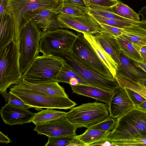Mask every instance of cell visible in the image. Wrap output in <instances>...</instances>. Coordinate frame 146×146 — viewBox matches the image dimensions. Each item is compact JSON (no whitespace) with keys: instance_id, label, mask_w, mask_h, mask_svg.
<instances>
[{"instance_id":"cell-1","label":"cell","mask_w":146,"mask_h":146,"mask_svg":"<svg viewBox=\"0 0 146 146\" xmlns=\"http://www.w3.org/2000/svg\"><path fill=\"white\" fill-rule=\"evenodd\" d=\"M65 62L60 56L38 55L22 74L21 80L26 84L57 82L58 75Z\"/></svg>"},{"instance_id":"cell-2","label":"cell","mask_w":146,"mask_h":146,"mask_svg":"<svg viewBox=\"0 0 146 146\" xmlns=\"http://www.w3.org/2000/svg\"><path fill=\"white\" fill-rule=\"evenodd\" d=\"M146 137V112L135 107L117 119L114 128L105 140L113 143L120 140Z\"/></svg>"},{"instance_id":"cell-3","label":"cell","mask_w":146,"mask_h":146,"mask_svg":"<svg viewBox=\"0 0 146 146\" xmlns=\"http://www.w3.org/2000/svg\"><path fill=\"white\" fill-rule=\"evenodd\" d=\"M19 40H14L0 50V92H7V88L18 84L22 73L20 64Z\"/></svg>"},{"instance_id":"cell-4","label":"cell","mask_w":146,"mask_h":146,"mask_svg":"<svg viewBox=\"0 0 146 146\" xmlns=\"http://www.w3.org/2000/svg\"><path fill=\"white\" fill-rule=\"evenodd\" d=\"M10 90L9 92L37 111L41 110L42 108L67 110L77 105L68 97L44 94L25 88L19 83L11 86Z\"/></svg>"},{"instance_id":"cell-5","label":"cell","mask_w":146,"mask_h":146,"mask_svg":"<svg viewBox=\"0 0 146 146\" xmlns=\"http://www.w3.org/2000/svg\"><path fill=\"white\" fill-rule=\"evenodd\" d=\"M41 31L29 17L25 18L19 38L20 64L24 73L34 58L38 55Z\"/></svg>"},{"instance_id":"cell-6","label":"cell","mask_w":146,"mask_h":146,"mask_svg":"<svg viewBox=\"0 0 146 146\" xmlns=\"http://www.w3.org/2000/svg\"><path fill=\"white\" fill-rule=\"evenodd\" d=\"M110 112L106 104L94 102L73 107L66 112L68 120L78 128L87 129L108 118Z\"/></svg>"},{"instance_id":"cell-7","label":"cell","mask_w":146,"mask_h":146,"mask_svg":"<svg viewBox=\"0 0 146 146\" xmlns=\"http://www.w3.org/2000/svg\"><path fill=\"white\" fill-rule=\"evenodd\" d=\"M9 13L14 22L15 40H19L23 26L24 20L29 13H33L58 7L62 1L59 0H8Z\"/></svg>"},{"instance_id":"cell-8","label":"cell","mask_w":146,"mask_h":146,"mask_svg":"<svg viewBox=\"0 0 146 146\" xmlns=\"http://www.w3.org/2000/svg\"><path fill=\"white\" fill-rule=\"evenodd\" d=\"M76 37L74 32L63 29L42 32L39 51L44 55L60 56L70 50Z\"/></svg>"},{"instance_id":"cell-9","label":"cell","mask_w":146,"mask_h":146,"mask_svg":"<svg viewBox=\"0 0 146 146\" xmlns=\"http://www.w3.org/2000/svg\"><path fill=\"white\" fill-rule=\"evenodd\" d=\"M70 50L84 64L112 81L114 77L99 58L83 33L78 32Z\"/></svg>"},{"instance_id":"cell-10","label":"cell","mask_w":146,"mask_h":146,"mask_svg":"<svg viewBox=\"0 0 146 146\" xmlns=\"http://www.w3.org/2000/svg\"><path fill=\"white\" fill-rule=\"evenodd\" d=\"M60 56L65 60L87 85L112 91L119 87L116 80L111 81L85 65L70 50L64 52Z\"/></svg>"},{"instance_id":"cell-11","label":"cell","mask_w":146,"mask_h":146,"mask_svg":"<svg viewBox=\"0 0 146 146\" xmlns=\"http://www.w3.org/2000/svg\"><path fill=\"white\" fill-rule=\"evenodd\" d=\"M57 19L67 29H73L83 34L94 35L102 31L100 23L88 13L77 16L58 14Z\"/></svg>"},{"instance_id":"cell-12","label":"cell","mask_w":146,"mask_h":146,"mask_svg":"<svg viewBox=\"0 0 146 146\" xmlns=\"http://www.w3.org/2000/svg\"><path fill=\"white\" fill-rule=\"evenodd\" d=\"M77 126L72 123L66 115L51 121L36 125L34 130L38 134L48 137L75 136Z\"/></svg>"},{"instance_id":"cell-13","label":"cell","mask_w":146,"mask_h":146,"mask_svg":"<svg viewBox=\"0 0 146 146\" xmlns=\"http://www.w3.org/2000/svg\"><path fill=\"white\" fill-rule=\"evenodd\" d=\"M59 6L52 9L29 13L26 15V16H28L32 19L38 27L40 29H42V32L54 31L60 29H67L58 20L57 16L58 14V11Z\"/></svg>"},{"instance_id":"cell-14","label":"cell","mask_w":146,"mask_h":146,"mask_svg":"<svg viewBox=\"0 0 146 146\" xmlns=\"http://www.w3.org/2000/svg\"><path fill=\"white\" fill-rule=\"evenodd\" d=\"M135 107L124 88L119 86L113 90L108 107L110 117L117 119Z\"/></svg>"},{"instance_id":"cell-15","label":"cell","mask_w":146,"mask_h":146,"mask_svg":"<svg viewBox=\"0 0 146 146\" xmlns=\"http://www.w3.org/2000/svg\"><path fill=\"white\" fill-rule=\"evenodd\" d=\"M3 122L10 125L30 123L35 114L28 110L7 103L0 111Z\"/></svg>"},{"instance_id":"cell-16","label":"cell","mask_w":146,"mask_h":146,"mask_svg":"<svg viewBox=\"0 0 146 146\" xmlns=\"http://www.w3.org/2000/svg\"><path fill=\"white\" fill-rule=\"evenodd\" d=\"M70 86L72 93L90 97L104 102L108 107L113 91L82 84Z\"/></svg>"},{"instance_id":"cell-17","label":"cell","mask_w":146,"mask_h":146,"mask_svg":"<svg viewBox=\"0 0 146 146\" xmlns=\"http://www.w3.org/2000/svg\"><path fill=\"white\" fill-rule=\"evenodd\" d=\"M94 36L102 47L119 66L121 64L119 56L121 48L116 37L103 31Z\"/></svg>"},{"instance_id":"cell-18","label":"cell","mask_w":146,"mask_h":146,"mask_svg":"<svg viewBox=\"0 0 146 146\" xmlns=\"http://www.w3.org/2000/svg\"><path fill=\"white\" fill-rule=\"evenodd\" d=\"M123 29L121 36L131 42L140 52L141 48L146 46V30L138 24L124 27Z\"/></svg>"},{"instance_id":"cell-19","label":"cell","mask_w":146,"mask_h":146,"mask_svg":"<svg viewBox=\"0 0 146 146\" xmlns=\"http://www.w3.org/2000/svg\"><path fill=\"white\" fill-rule=\"evenodd\" d=\"M0 50L15 40V31L14 20L9 13L0 16Z\"/></svg>"},{"instance_id":"cell-20","label":"cell","mask_w":146,"mask_h":146,"mask_svg":"<svg viewBox=\"0 0 146 146\" xmlns=\"http://www.w3.org/2000/svg\"><path fill=\"white\" fill-rule=\"evenodd\" d=\"M120 65L117 67L118 72L131 79L143 84L146 79V73L141 72L132 63L130 59L121 51L119 56Z\"/></svg>"},{"instance_id":"cell-21","label":"cell","mask_w":146,"mask_h":146,"mask_svg":"<svg viewBox=\"0 0 146 146\" xmlns=\"http://www.w3.org/2000/svg\"><path fill=\"white\" fill-rule=\"evenodd\" d=\"M85 38L91 44L99 58L114 78L118 65L111 57L100 46L94 35L84 34Z\"/></svg>"},{"instance_id":"cell-22","label":"cell","mask_w":146,"mask_h":146,"mask_svg":"<svg viewBox=\"0 0 146 146\" xmlns=\"http://www.w3.org/2000/svg\"><path fill=\"white\" fill-rule=\"evenodd\" d=\"M25 88L44 94L55 96L68 97L64 88L58 82L42 83L35 84H26L21 80L19 83Z\"/></svg>"},{"instance_id":"cell-23","label":"cell","mask_w":146,"mask_h":146,"mask_svg":"<svg viewBox=\"0 0 146 146\" xmlns=\"http://www.w3.org/2000/svg\"><path fill=\"white\" fill-rule=\"evenodd\" d=\"M110 131H105L88 128L82 134L75 137L80 139L85 146L100 145L108 136Z\"/></svg>"},{"instance_id":"cell-24","label":"cell","mask_w":146,"mask_h":146,"mask_svg":"<svg viewBox=\"0 0 146 146\" xmlns=\"http://www.w3.org/2000/svg\"><path fill=\"white\" fill-rule=\"evenodd\" d=\"M114 78L119 87L129 88L146 99V88L143 83L133 80L118 72H117Z\"/></svg>"},{"instance_id":"cell-25","label":"cell","mask_w":146,"mask_h":146,"mask_svg":"<svg viewBox=\"0 0 146 146\" xmlns=\"http://www.w3.org/2000/svg\"><path fill=\"white\" fill-rule=\"evenodd\" d=\"M116 38L121 51L127 58L132 60L139 62L144 60L141 52L137 50L131 42L121 35Z\"/></svg>"},{"instance_id":"cell-26","label":"cell","mask_w":146,"mask_h":146,"mask_svg":"<svg viewBox=\"0 0 146 146\" xmlns=\"http://www.w3.org/2000/svg\"><path fill=\"white\" fill-rule=\"evenodd\" d=\"M66 112L47 108L35 113L31 122L35 125L54 119L66 115Z\"/></svg>"},{"instance_id":"cell-27","label":"cell","mask_w":146,"mask_h":146,"mask_svg":"<svg viewBox=\"0 0 146 146\" xmlns=\"http://www.w3.org/2000/svg\"><path fill=\"white\" fill-rule=\"evenodd\" d=\"M110 9L113 13L124 18L139 22V15L128 6L120 1Z\"/></svg>"},{"instance_id":"cell-28","label":"cell","mask_w":146,"mask_h":146,"mask_svg":"<svg viewBox=\"0 0 146 146\" xmlns=\"http://www.w3.org/2000/svg\"><path fill=\"white\" fill-rule=\"evenodd\" d=\"M76 78L81 80L86 83L83 79L66 62L58 75L57 82L58 83L62 82L69 84L71 80Z\"/></svg>"},{"instance_id":"cell-29","label":"cell","mask_w":146,"mask_h":146,"mask_svg":"<svg viewBox=\"0 0 146 146\" xmlns=\"http://www.w3.org/2000/svg\"><path fill=\"white\" fill-rule=\"evenodd\" d=\"M58 14L72 16H79L88 13V9L74 5L61 3L59 6Z\"/></svg>"},{"instance_id":"cell-30","label":"cell","mask_w":146,"mask_h":146,"mask_svg":"<svg viewBox=\"0 0 146 146\" xmlns=\"http://www.w3.org/2000/svg\"><path fill=\"white\" fill-rule=\"evenodd\" d=\"M91 15L99 23L104 24L120 28H123L133 24H137L139 23L136 21H127L110 19L97 15Z\"/></svg>"},{"instance_id":"cell-31","label":"cell","mask_w":146,"mask_h":146,"mask_svg":"<svg viewBox=\"0 0 146 146\" xmlns=\"http://www.w3.org/2000/svg\"><path fill=\"white\" fill-rule=\"evenodd\" d=\"M75 136H67L48 137L45 146H69L71 141Z\"/></svg>"},{"instance_id":"cell-32","label":"cell","mask_w":146,"mask_h":146,"mask_svg":"<svg viewBox=\"0 0 146 146\" xmlns=\"http://www.w3.org/2000/svg\"><path fill=\"white\" fill-rule=\"evenodd\" d=\"M112 144L118 146H146V137L123 139L114 142Z\"/></svg>"},{"instance_id":"cell-33","label":"cell","mask_w":146,"mask_h":146,"mask_svg":"<svg viewBox=\"0 0 146 146\" xmlns=\"http://www.w3.org/2000/svg\"><path fill=\"white\" fill-rule=\"evenodd\" d=\"M1 94L7 103L27 110L31 108L30 106L25 104L20 98L11 93H8L7 92Z\"/></svg>"},{"instance_id":"cell-34","label":"cell","mask_w":146,"mask_h":146,"mask_svg":"<svg viewBox=\"0 0 146 146\" xmlns=\"http://www.w3.org/2000/svg\"><path fill=\"white\" fill-rule=\"evenodd\" d=\"M117 120V119L113 118L109 116L107 119L89 128L105 131H109L114 128Z\"/></svg>"},{"instance_id":"cell-35","label":"cell","mask_w":146,"mask_h":146,"mask_svg":"<svg viewBox=\"0 0 146 146\" xmlns=\"http://www.w3.org/2000/svg\"><path fill=\"white\" fill-rule=\"evenodd\" d=\"M87 4H91L104 7H111L118 2L117 0H84Z\"/></svg>"},{"instance_id":"cell-36","label":"cell","mask_w":146,"mask_h":146,"mask_svg":"<svg viewBox=\"0 0 146 146\" xmlns=\"http://www.w3.org/2000/svg\"><path fill=\"white\" fill-rule=\"evenodd\" d=\"M123 88L125 89L135 107L146 100L143 97L135 91L128 88Z\"/></svg>"},{"instance_id":"cell-37","label":"cell","mask_w":146,"mask_h":146,"mask_svg":"<svg viewBox=\"0 0 146 146\" xmlns=\"http://www.w3.org/2000/svg\"><path fill=\"white\" fill-rule=\"evenodd\" d=\"M101 25L102 31H105L115 37L121 35L123 32V28L109 25L99 23Z\"/></svg>"},{"instance_id":"cell-38","label":"cell","mask_w":146,"mask_h":146,"mask_svg":"<svg viewBox=\"0 0 146 146\" xmlns=\"http://www.w3.org/2000/svg\"><path fill=\"white\" fill-rule=\"evenodd\" d=\"M63 3L71 4L88 9V7L84 0H62Z\"/></svg>"},{"instance_id":"cell-39","label":"cell","mask_w":146,"mask_h":146,"mask_svg":"<svg viewBox=\"0 0 146 146\" xmlns=\"http://www.w3.org/2000/svg\"><path fill=\"white\" fill-rule=\"evenodd\" d=\"M9 13L8 0H0V16Z\"/></svg>"},{"instance_id":"cell-40","label":"cell","mask_w":146,"mask_h":146,"mask_svg":"<svg viewBox=\"0 0 146 146\" xmlns=\"http://www.w3.org/2000/svg\"><path fill=\"white\" fill-rule=\"evenodd\" d=\"M132 61L133 64L135 66L146 73V61L145 60H144L143 61L141 62Z\"/></svg>"},{"instance_id":"cell-41","label":"cell","mask_w":146,"mask_h":146,"mask_svg":"<svg viewBox=\"0 0 146 146\" xmlns=\"http://www.w3.org/2000/svg\"><path fill=\"white\" fill-rule=\"evenodd\" d=\"M69 146H85V145L80 139L76 137L75 136L71 141L69 145Z\"/></svg>"},{"instance_id":"cell-42","label":"cell","mask_w":146,"mask_h":146,"mask_svg":"<svg viewBox=\"0 0 146 146\" xmlns=\"http://www.w3.org/2000/svg\"><path fill=\"white\" fill-rule=\"evenodd\" d=\"M12 141L7 137L1 131L0 132V142L1 143L8 144L12 142Z\"/></svg>"},{"instance_id":"cell-43","label":"cell","mask_w":146,"mask_h":146,"mask_svg":"<svg viewBox=\"0 0 146 146\" xmlns=\"http://www.w3.org/2000/svg\"><path fill=\"white\" fill-rule=\"evenodd\" d=\"M138 14L142 17V20H146V6L141 8L139 11Z\"/></svg>"},{"instance_id":"cell-44","label":"cell","mask_w":146,"mask_h":146,"mask_svg":"<svg viewBox=\"0 0 146 146\" xmlns=\"http://www.w3.org/2000/svg\"><path fill=\"white\" fill-rule=\"evenodd\" d=\"M135 107L138 109L146 112V100Z\"/></svg>"},{"instance_id":"cell-45","label":"cell","mask_w":146,"mask_h":146,"mask_svg":"<svg viewBox=\"0 0 146 146\" xmlns=\"http://www.w3.org/2000/svg\"><path fill=\"white\" fill-rule=\"evenodd\" d=\"M140 52L143 60L146 61V46L141 48Z\"/></svg>"},{"instance_id":"cell-46","label":"cell","mask_w":146,"mask_h":146,"mask_svg":"<svg viewBox=\"0 0 146 146\" xmlns=\"http://www.w3.org/2000/svg\"><path fill=\"white\" fill-rule=\"evenodd\" d=\"M137 24L146 30V20H142L140 21Z\"/></svg>"},{"instance_id":"cell-47","label":"cell","mask_w":146,"mask_h":146,"mask_svg":"<svg viewBox=\"0 0 146 146\" xmlns=\"http://www.w3.org/2000/svg\"><path fill=\"white\" fill-rule=\"evenodd\" d=\"M100 145L104 146H109L113 145L109 141H104Z\"/></svg>"},{"instance_id":"cell-48","label":"cell","mask_w":146,"mask_h":146,"mask_svg":"<svg viewBox=\"0 0 146 146\" xmlns=\"http://www.w3.org/2000/svg\"><path fill=\"white\" fill-rule=\"evenodd\" d=\"M143 84L145 87L146 88V79H145L144 81Z\"/></svg>"},{"instance_id":"cell-49","label":"cell","mask_w":146,"mask_h":146,"mask_svg":"<svg viewBox=\"0 0 146 146\" xmlns=\"http://www.w3.org/2000/svg\"><path fill=\"white\" fill-rule=\"evenodd\" d=\"M59 0L60 1H62V0Z\"/></svg>"}]
</instances>
